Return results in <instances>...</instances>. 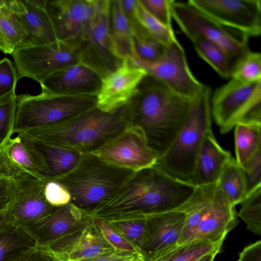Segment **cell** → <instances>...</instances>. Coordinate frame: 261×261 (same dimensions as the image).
Masks as SVG:
<instances>
[{
	"instance_id": "cell-26",
	"label": "cell",
	"mask_w": 261,
	"mask_h": 261,
	"mask_svg": "<svg viewBox=\"0 0 261 261\" xmlns=\"http://www.w3.org/2000/svg\"><path fill=\"white\" fill-rule=\"evenodd\" d=\"M29 139L43 155L48 169V180L64 176L72 171L79 165L84 155Z\"/></svg>"
},
{
	"instance_id": "cell-45",
	"label": "cell",
	"mask_w": 261,
	"mask_h": 261,
	"mask_svg": "<svg viewBox=\"0 0 261 261\" xmlns=\"http://www.w3.org/2000/svg\"><path fill=\"white\" fill-rule=\"evenodd\" d=\"M14 200V188L9 178L0 177V213L9 209Z\"/></svg>"
},
{
	"instance_id": "cell-28",
	"label": "cell",
	"mask_w": 261,
	"mask_h": 261,
	"mask_svg": "<svg viewBox=\"0 0 261 261\" xmlns=\"http://www.w3.org/2000/svg\"><path fill=\"white\" fill-rule=\"evenodd\" d=\"M234 128L235 160L243 169L261 150V123L239 122Z\"/></svg>"
},
{
	"instance_id": "cell-37",
	"label": "cell",
	"mask_w": 261,
	"mask_h": 261,
	"mask_svg": "<svg viewBox=\"0 0 261 261\" xmlns=\"http://www.w3.org/2000/svg\"><path fill=\"white\" fill-rule=\"evenodd\" d=\"M108 222L126 241L141 253V249L146 232V218Z\"/></svg>"
},
{
	"instance_id": "cell-30",
	"label": "cell",
	"mask_w": 261,
	"mask_h": 261,
	"mask_svg": "<svg viewBox=\"0 0 261 261\" xmlns=\"http://www.w3.org/2000/svg\"><path fill=\"white\" fill-rule=\"evenodd\" d=\"M217 186L234 206L245 198L247 186L244 172L233 157L224 165Z\"/></svg>"
},
{
	"instance_id": "cell-19",
	"label": "cell",
	"mask_w": 261,
	"mask_h": 261,
	"mask_svg": "<svg viewBox=\"0 0 261 261\" xmlns=\"http://www.w3.org/2000/svg\"><path fill=\"white\" fill-rule=\"evenodd\" d=\"M185 221V215L176 210L146 218L145 234L141 252L145 261L177 245Z\"/></svg>"
},
{
	"instance_id": "cell-50",
	"label": "cell",
	"mask_w": 261,
	"mask_h": 261,
	"mask_svg": "<svg viewBox=\"0 0 261 261\" xmlns=\"http://www.w3.org/2000/svg\"><path fill=\"white\" fill-rule=\"evenodd\" d=\"M141 261H145V260H141Z\"/></svg>"
},
{
	"instance_id": "cell-41",
	"label": "cell",
	"mask_w": 261,
	"mask_h": 261,
	"mask_svg": "<svg viewBox=\"0 0 261 261\" xmlns=\"http://www.w3.org/2000/svg\"><path fill=\"white\" fill-rule=\"evenodd\" d=\"M15 65L7 58L0 60V98L15 90L18 81Z\"/></svg>"
},
{
	"instance_id": "cell-20",
	"label": "cell",
	"mask_w": 261,
	"mask_h": 261,
	"mask_svg": "<svg viewBox=\"0 0 261 261\" xmlns=\"http://www.w3.org/2000/svg\"><path fill=\"white\" fill-rule=\"evenodd\" d=\"M234 207L216 183L192 242H224L227 234L237 224Z\"/></svg>"
},
{
	"instance_id": "cell-22",
	"label": "cell",
	"mask_w": 261,
	"mask_h": 261,
	"mask_svg": "<svg viewBox=\"0 0 261 261\" xmlns=\"http://www.w3.org/2000/svg\"><path fill=\"white\" fill-rule=\"evenodd\" d=\"M101 77L79 63L50 74L39 84L42 92L64 95L97 96Z\"/></svg>"
},
{
	"instance_id": "cell-9",
	"label": "cell",
	"mask_w": 261,
	"mask_h": 261,
	"mask_svg": "<svg viewBox=\"0 0 261 261\" xmlns=\"http://www.w3.org/2000/svg\"><path fill=\"white\" fill-rule=\"evenodd\" d=\"M11 55L18 80L28 77L39 83L53 73L80 63L79 49L74 40L19 46Z\"/></svg>"
},
{
	"instance_id": "cell-44",
	"label": "cell",
	"mask_w": 261,
	"mask_h": 261,
	"mask_svg": "<svg viewBox=\"0 0 261 261\" xmlns=\"http://www.w3.org/2000/svg\"><path fill=\"white\" fill-rule=\"evenodd\" d=\"M145 260L142 254L125 251L112 250L79 261H141Z\"/></svg>"
},
{
	"instance_id": "cell-10",
	"label": "cell",
	"mask_w": 261,
	"mask_h": 261,
	"mask_svg": "<svg viewBox=\"0 0 261 261\" xmlns=\"http://www.w3.org/2000/svg\"><path fill=\"white\" fill-rule=\"evenodd\" d=\"M89 154L107 165L133 173L153 166L159 157L141 128L130 123Z\"/></svg>"
},
{
	"instance_id": "cell-47",
	"label": "cell",
	"mask_w": 261,
	"mask_h": 261,
	"mask_svg": "<svg viewBox=\"0 0 261 261\" xmlns=\"http://www.w3.org/2000/svg\"><path fill=\"white\" fill-rule=\"evenodd\" d=\"M238 261H261V241L246 246L239 254Z\"/></svg>"
},
{
	"instance_id": "cell-33",
	"label": "cell",
	"mask_w": 261,
	"mask_h": 261,
	"mask_svg": "<svg viewBox=\"0 0 261 261\" xmlns=\"http://www.w3.org/2000/svg\"><path fill=\"white\" fill-rule=\"evenodd\" d=\"M130 22L136 56L148 63H155L161 60L167 45L150 36L136 21Z\"/></svg>"
},
{
	"instance_id": "cell-35",
	"label": "cell",
	"mask_w": 261,
	"mask_h": 261,
	"mask_svg": "<svg viewBox=\"0 0 261 261\" xmlns=\"http://www.w3.org/2000/svg\"><path fill=\"white\" fill-rule=\"evenodd\" d=\"M239 217L247 228L256 235L261 234V187L246 195L240 203Z\"/></svg>"
},
{
	"instance_id": "cell-38",
	"label": "cell",
	"mask_w": 261,
	"mask_h": 261,
	"mask_svg": "<svg viewBox=\"0 0 261 261\" xmlns=\"http://www.w3.org/2000/svg\"><path fill=\"white\" fill-rule=\"evenodd\" d=\"M231 77L247 83L261 81L260 54L249 53L237 66Z\"/></svg>"
},
{
	"instance_id": "cell-23",
	"label": "cell",
	"mask_w": 261,
	"mask_h": 261,
	"mask_svg": "<svg viewBox=\"0 0 261 261\" xmlns=\"http://www.w3.org/2000/svg\"><path fill=\"white\" fill-rule=\"evenodd\" d=\"M232 157L218 143L213 130H210L198 153L189 184L199 187L217 183L224 165Z\"/></svg>"
},
{
	"instance_id": "cell-15",
	"label": "cell",
	"mask_w": 261,
	"mask_h": 261,
	"mask_svg": "<svg viewBox=\"0 0 261 261\" xmlns=\"http://www.w3.org/2000/svg\"><path fill=\"white\" fill-rule=\"evenodd\" d=\"M147 74L129 58L123 59L118 67L101 78L96 107L103 112H110L125 106Z\"/></svg>"
},
{
	"instance_id": "cell-32",
	"label": "cell",
	"mask_w": 261,
	"mask_h": 261,
	"mask_svg": "<svg viewBox=\"0 0 261 261\" xmlns=\"http://www.w3.org/2000/svg\"><path fill=\"white\" fill-rule=\"evenodd\" d=\"M223 243L194 241L176 245L147 261H197L207 254L218 253Z\"/></svg>"
},
{
	"instance_id": "cell-43",
	"label": "cell",
	"mask_w": 261,
	"mask_h": 261,
	"mask_svg": "<svg viewBox=\"0 0 261 261\" xmlns=\"http://www.w3.org/2000/svg\"><path fill=\"white\" fill-rule=\"evenodd\" d=\"M247 186V194L261 187V150L243 169ZM246 194V195H247Z\"/></svg>"
},
{
	"instance_id": "cell-18",
	"label": "cell",
	"mask_w": 261,
	"mask_h": 261,
	"mask_svg": "<svg viewBox=\"0 0 261 261\" xmlns=\"http://www.w3.org/2000/svg\"><path fill=\"white\" fill-rule=\"evenodd\" d=\"M42 248L60 261H79L114 250L96 230L93 220L81 228Z\"/></svg>"
},
{
	"instance_id": "cell-17",
	"label": "cell",
	"mask_w": 261,
	"mask_h": 261,
	"mask_svg": "<svg viewBox=\"0 0 261 261\" xmlns=\"http://www.w3.org/2000/svg\"><path fill=\"white\" fill-rule=\"evenodd\" d=\"M92 220L88 213L70 203L55 207L45 217L21 227L31 235L38 247H44L86 226Z\"/></svg>"
},
{
	"instance_id": "cell-40",
	"label": "cell",
	"mask_w": 261,
	"mask_h": 261,
	"mask_svg": "<svg viewBox=\"0 0 261 261\" xmlns=\"http://www.w3.org/2000/svg\"><path fill=\"white\" fill-rule=\"evenodd\" d=\"M146 10L166 27L172 29L171 4L173 0H140Z\"/></svg>"
},
{
	"instance_id": "cell-49",
	"label": "cell",
	"mask_w": 261,
	"mask_h": 261,
	"mask_svg": "<svg viewBox=\"0 0 261 261\" xmlns=\"http://www.w3.org/2000/svg\"><path fill=\"white\" fill-rule=\"evenodd\" d=\"M217 254V253H212L207 254L201 257L197 261H214Z\"/></svg>"
},
{
	"instance_id": "cell-6",
	"label": "cell",
	"mask_w": 261,
	"mask_h": 261,
	"mask_svg": "<svg viewBox=\"0 0 261 261\" xmlns=\"http://www.w3.org/2000/svg\"><path fill=\"white\" fill-rule=\"evenodd\" d=\"M13 134L51 125L96 107V96H72L42 92L16 95Z\"/></svg>"
},
{
	"instance_id": "cell-36",
	"label": "cell",
	"mask_w": 261,
	"mask_h": 261,
	"mask_svg": "<svg viewBox=\"0 0 261 261\" xmlns=\"http://www.w3.org/2000/svg\"><path fill=\"white\" fill-rule=\"evenodd\" d=\"M16 106L15 90L0 98V149L13 134Z\"/></svg>"
},
{
	"instance_id": "cell-29",
	"label": "cell",
	"mask_w": 261,
	"mask_h": 261,
	"mask_svg": "<svg viewBox=\"0 0 261 261\" xmlns=\"http://www.w3.org/2000/svg\"><path fill=\"white\" fill-rule=\"evenodd\" d=\"M198 55L221 77H231L234 68L227 53L214 42L199 35L189 38Z\"/></svg>"
},
{
	"instance_id": "cell-3",
	"label": "cell",
	"mask_w": 261,
	"mask_h": 261,
	"mask_svg": "<svg viewBox=\"0 0 261 261\" xmlns=\"http://www.w3.org/2000/svg\"><path fill=\"white\" fill-rule=\"evenodd\" d=\"M126 105L110 112L96 107L63 121L23 133L46 145L89 154L128 124Z\"/></svg>"
},
{
	"instance_id": "cell-4",
	"label": "cell",
	"mask_w": 261,
	"mask_h": 261,
	"mask_svg": "<svg viewBox=\"0 0 261 261\" xmlns=\"http://www.w3.org/2000/svg\"><path fill=\"white\" fill-rule=\"evenodd\" d=\"M211 89L205 85L193 100L189 116L168 149L158 157L157 168L177 180L189 183L203 140L212 130Z\"/></svg>"
},
{
	"instance_id": "cell-5",
	"label": "cell",
	"mask_w": 261,
	"mask_h": 261,
	"mask_svg": "<svg viewBox=\"0 0 261 261\" xmlns=\"http://www.w3.org/2000/svg\"><path fill=\"white\" fill-rule=\"evenodd\" d=\"M133 173L107 165L86 154L74 169L53 180L69 192L71 203L89 214L111 198Z\"/></svg>"
},
{
	"instance_id": "cell-1",
	"label": "cell",
	"mask_w": 261,
	"mask_h": 261,
	"mask_svg": "<svg viewBox=\"0 0 261 261\" xmlns=\"http://www.w3.org/2000/svg\"><path fill=\"white\" fill-rule=\"evenodd\" d=\"M196 188L154 165L133 173L111 198L89 215L109 222L145 219L178 210Z\"/></svg>"
},
{
	"instance_id": "cell-25",
	"label": "cell",
	"mask_w": 261,
	"mask_h": 261,
	"mask_svg": "<svg viewBox=\"0 0 261 261\" xmlns=\"http://www.w3.org/2000/svg\"><path fill=\"white\" fill-rule=\"evenodd\" d=\"M110 32L112 50L118 59L136 55L131 24L121 0L111 1Z\"/></svg>"
},
{
	"instance_id": "cell-31",
	"label": "cell",
	"mask_w": 261,
	"mask_h": 261,
	"mask_svg": "<svg viewBox=\"0 0 261 261\" xmlns=\"http://www.w3.org/2000/svg\"><path fill=\"white\" fill-rule=\"evenodd\" d=\"M24 30L6 0H0V50L11 55L21 44L24 38Z\"/></svg>"
},
{
	"instance_id": "cell-46",
	"label": "cell",
	"mask_w": 261,
	"mask_h": 261,
	"mask_svg": "<svg viewBox=\"0 0 261 261\" xmlns=\"http://www.w3.org/2000/svg\"><path fill=\"white\" fill-rule=\"evenodd\" d=\"M15 261H60L45 249L37 247Z\"/></svg>"
},
{
	"instance_id": "cell-48",
	"label": "cell",
	"mask_w": 261,
	"mask_h": 261,
	"mask_svg": "<svg viewBox=\"0 0 261 261\" xmlns=\"http://www.w3.org/2000/svg\"><path fill=\"white\" fill-rule=\"evenodd\" d=\"M7 210L0 213V230L12 225L9 220Z\"/></svg>"
},
{
	"instance_id": "cell-16",
	"label": "cell",
	"mask_w": 261,
	"mask_h": 261,
	"mask_svg": "<svg viewBox=\"0 0 261 261\" xmlns=\"http://www.w3.org/2000/svg\"><path fill=\"white\" fill-rule=\"evenodd\" d=\"M97 3L98 0H47L45 10L57 40L81 38Z\"/></svg>"
},
{
	"instance_id": "cell-2",
	"label": "cell",
	"mask_w": 261,
	"mask_h": 261,
	"mask_svg": "<svg viewBox=\"0 0 261 261\" xmlns=\"http://www.w3.org/2000/svg\"><path fill=\"white\" fill-rule=\"evenodd\" d=\"M193 100L178 95L147 74L126 105L129 123L141 128L149 146L159 157L170 147L182 127Z\"/></svg>"
},
{
	"instance_id": "cell-11",
	"label": "cell",
	"mask_w": 261,
	"mask_h": 261,
	"mask_svg": "<svg viewBox=\"0 0 261 261\" xmlns=\"http://www.w3.org/2000/svg\"><path fill=\"white\" fill-rule=\"evenodd\" d=\"M111 6V0H98L84 33L78 40L80 63L95 71L101 78L115 70L122 61L112 50Z\"/></svg>"
},
{
	"instance_id": "cell-14",
	"label": "cell",
	"mask_w": 261,
	"mask_h": 261,
	"mask_svg": "<svg viewBox=\"0 0 261 261\" xmlns=\"http://www.w3.org/2000/svg\"><path fill=\"white\" fill-rule=\"evenodd\" d=\"M14 188V200L7 210L10 223L23 227L33 223L50 213L55 207L44 196L46 181L23 173L11 178Z\"/></svg>"
},
{
	"instance_id": "cell-7",
	"label": "cell",
	"mask_w": 261,
	"mask_h": 261,
	"mask_svg": "<svg viewBox=\"0 0 261 261\" xmlns=\"http://www.w3.org/2000/svg\"><path fill=\"white\" fill-rule=\"evenodd\" d=\"M211 110L222 134L239 122L261 123V81L247 83L231 77L214 92Z\"/></svg>"
},
{
	"instance_id": "cell-12",
	"label": "cell",
	"mask_w": 261,
	"mask_h": 261,
	"mask_svg": "<svg viewBox=\"0 0 261 261\" xmlns=\"http://www.w3.org/2000/svg\"><path fill=\"white\" fill-rule=\"evenodd\" d=\"M129 59L147 74L156 79L178 95L190 100L196 98L205 86L191 72L184 49L177 39L167 46L163 58L156 62H145L136 55Z\"/></svg>"
},
{
	"instance_id": "cell-42",
	"label": "cell",
	"mask_w": 261,
	"mask_h": 261,
	"mask_svg": "<svg viewBox=\"0 0 261 261\" xmlns=\"http://www.w3.org/2000/svg\"><path fill=\"white\" fill-rule=\"evenodd\" d=\"M44 196L53 207H60L70 203L71 195L67 189L59 181L49 180L44 185Z\"/></svg>"
},
{
	"instance_id": "cell-21",
	"label": "cell",
	"mask_w": 261,
	"mask_h": 261,
	"mask_svg": "<svg viewBox=\"0 0 261 261\" xmlns=\"http://www.w3.org/2000/svg\"><path fill=\"white\" fill-rule=\"evenodd\" d=\"M47 0H6L25 34L19 46L46 44L57 40L45 10Z\"/></svg>"
},
{
	"instance_id": "cell-27",
	"label": "cell",
	"mask_w": 261,
	"mask_h": 261,
	"mask_svg": "<svg viewBox=\"0 0 261 261\" xmlns=\"http://www.w3.org/2000/svg\"><path fill=\"white\" fill-rule=\"evenodd\" d=\"M38 247L23 228L11 225L0 230V261H15Z\"/></svg>"
},
{
	"instance_id": "cell-39",
	"label": "cell",
	"mask_w": 261,
	"mask_h": 261,
	"mask_svg": "<svg viewBox=\"0 0 261 261\" xmlns=\"http://www.w3.org/2000/svg\"><path fill=\"white\" fill-rule=\"evenodd\" d=\"M93 223L99 233L114 250L142 254L126 241L108 221L101 219L93 218Z\"/></svg>"
},
{
	"instance_id": "cell-34",
	"label": "cell",
	"mask_w": 261,
	"mask_h": 261,
	"mask_svg": "<svg viewBox=\"0 0 261 261\" xmlns=\"http://www.w3.org/2000/svg\"><path fill=\"white\" fill-rule=\"evenodd\" d=\"M134 17L141 28L158 41L168 45L177 39L173 29L166 27L153 17L140 0H136Z\"/></svg>"
},
{
	"instance_id": "cell-13",
	"label": "cell",
	"mask_w": 261,
	"mask_h": 261,
	"mask_svg": "<svg viewBox=\"0 0 261 261\" xmlns=\"http://www.w3.org/2000/svg\"><path fill=\"white\" fill-rule=\"evenodd\" d=\"M187 2L224 27L249 38L261 33L260 0H188Z\"/></svg>"
},
{
	"instance_id": "cell-8",
	"label": "cell",
	"mask_w": 261,
	"mask_h": 261,
	"mask_svg": "<svg viewBox=\"0 0 261 261\" xmlns=\"http://www.w3.org/2000/svg\"><path fill=\"white\" fill-rule=\"evenodd\" d=\"M171 9L172 18L188 38L199 35L220 46L229 56L234 70L251 52L247 37L234 35L187 2L173 0Z\"/></svg>"
},
{
	"instance_id": "cell-24",
	"label": "cell",
	"mask_w": 261,
	"mask_h": 261,
	"mask_svg": "<svg viewBox=\"0 0 261 261\" xmlns=\"http://www.w3.org/2000/svg\"><path fill=\"white\" fill-rule=\"evenodd\" d=\"M0 151L15 167L40 180H48V169L43 155L23 134L11 137Z\"/></svg>"
}]
</instances>
